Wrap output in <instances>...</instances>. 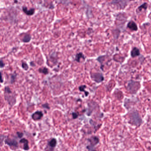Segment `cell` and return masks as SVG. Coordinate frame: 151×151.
Wrapping results in <instances>:
<instances>
[{"label": "cell", "mask_w": 151, "mask_h": 151, "mask_svg": "<svg viewBox=\"0 0 151 151\" xmlns=\"http://www.w3.org/2000/svg\"><path fill=\"white\" fill-rule=\"evenodd\" d=\"M10 78H9V83L11 85L14 84L16 82L17 77V74L16 73V72H14L13 73H11L10 74Z\"/></svg>", "instance_id": "obj_13"}, {"label": "cell", "mask_w": 151, "mask_h": 151, "mask_svg": "<svg viewBox=\"0 0 151 151\" xmlns=\"http://www.w3.org/2000/svg\"><path fill=\"white\" fill-rule=\"evenodd\" d=\"M111 4L118 6L119 9H123L126 6L127 2V0H113Z\"/></svg>", "instance_id": "obj_7"}, {"label": "cell", "mask_w": 151, "mask_h": 151, "mask_svg": "<svg viewBox=\"0 0 151 151\" xmlns=\"http://www.w3.org/2000/svg\"><path fill=\"white\" fill-rule=\"evenodd\" d=\"M20 143L23 144V149L25 151L28 150L29 149V141L25 138H22L20 140Z\"/></svg>", "instance_id": "obj_14"}, {"label": "cell", "mask_w": 151, "mask_h": 151, "mask_svg": "<svg viewBox=\"0 0 151 151\" xmlns=\"http://www.w3.org/2000/svg\"><path fill=\"white\" fill-rule=\"evenodd\" d=\"M30 65L32 67H35L36 66V64L34 62H31L30 63Z\"/></svg>", "instance_id": "obj_26"}, {"label": "cell", "mask_w": 151, "mask_h": 151, "mask_svg": "<svg viewBox=\"0 0 151 151\" xmlns=\"http://www.w3.org/2000/svg\"><path fill=\"white\" fill-rule=\"evenodd\" d=\"M0 62V68H1V69H2V68H4V67L5 66V63L3 61L2 59V58H1Z\"/></svg>", "instance_id": "obj_24"}, {"label": "cell", "mask_w": 151, "mask_h": 151, "mask_svg": "<svg viewBox=\"0 0 151 151\" xmlns=\"http://www.w3.org/2000/svg\"><path fill=\"white\" fill-rule=\"evenodd\" d=\"M82 59L85 61L86 59V57L82 52H79L76 54L75 57V61L78 63L81 62V59Z\"/></svg>", "instance_id": "obj_15"}, {"label": "cell", "mask_w": 151, "mask_h": 151, "mask_svg": "<svg viewBox=\"0 0 151 151\" xmlns=\"http://www.w3.org/2000/svg\"><path fill=\"white\" fill-rule=\"evenodd\" d=\"M148 8V4L147 3L145 2L141 5L139 7H138L137 9L136 10L137 12H140L142 11V10H146Z\"/></svg>", "instance_id": "obj_19"}, {"label": "cell", "mask_w": 151, "mask_h": 151, "mask_svg": "<svg viewBox=\"0 0 151 151\" xmlns=\"http://www.w3.org/2000/svg\"><path fill=\"white\" fill-rule=\"evenodd\" d=\"M0 75H1V83H2L3 82V80L2 78V72H0Z\"/></svg>", "instance_id": "obj_27"}, {"label": "cell", "mask_w": 151, "mask_h": 151, "mask_svg": "<svg viewBox=\"0 0 151 151\" xmlns=\"http://www.w3.org/2000/svg\"><path fill=\"white\" fill-rule=\"evenodd\" d=\"M129 123L136 126H140L143 123V120L140 114L137 111H133L129 115Z\"/></svg>", "instance_id": "obj_2"}, {"label": "cell", "mask_w": 151, "mask_h": 151, "mask_svg": "<svg viewBox=\"0 0 151 151\" xmlns=\"http://www.w3.org/2000/svg\"><path fill=\"white\" fill-rule=\"evenodd\" d=\"M50 62L48 65L51 67V64L52 66L56 65L58 63V58L56 52H53L52 53L49 55V57L47 58V64Z\"/></svg>", "instance_id": "obj_5"}, {"label": "cell", "mask_w": 151, "mask_h": 151, "mask_svg": "<svg viewBox=\"0 0 151 151\" xmlns=\"http://www.w3.org/2000/svg\"><path fill=\"white\" fill-rule=\"evenodd\" d=\"M16 134H17V135L19 138H22L23 136V133H21V132H18L16 133Z\"/></svg>", "instance_id": "obj_25"}, {"label": "cell", "mask_w": 151, "mask_h": 151, "mask_svg": "<svg viewBox=\"0 0 151 151\" xmlns=\"http://www.w3.org/2000/svg\"><path fill=\"white\" fill-rule=\"evenodd\" d=\"M42 107L43 108H45V109H47V110H49L50 109L49 104L48 103H45V104H43L42 105Z\"/></svg>", "instance_id": "obj_22"}, {"label": "cell", "mask_w": 151, "mask_h": 151, "mask_svg": "<svg viewBox=\"0 0 151 151\" xmlns=\"http://www.w3.org/2000/svg\"><path fill=\"white\" fill-rule=\"evenodd\" d=\"M91 77L92 80L97 83L102 82L104 80V77L103 74L100 73H91Z\"/></svg>", "instance_id": "obj_6"}, {"label": "cell", "mask_w": 151, "mask_h": 151, "mask_svg": "<svg viewBox=\"0 0 151 151\" xmlns=\"http://www.w3.org/2000/svg\"></svg>", "instance_id": "obj_28"}, {"label": "cell", "mask_w": 151, "mask_h": 151, "mask_svg": "<svg viewBox=\"0 0 151 151\" xmlns=\"http://www.w3.org/2000/svg\"><path fill=\"white\" fill-rule=\"evenodd\" d=\"M4 98L7 103L10 107H13L16 103V96L14 92L12 91L9 86L4 88Z\"/></svg>", "instance_id": "obj_1"}, {"label": "cell", "mask_w": 151, "mask_h": 151, "mask_svg": "<svg viewBox=\"0 0 151 151\" xmlns=\"http://www.w3.org/2000/svg\"><path fill=\"white\" fill-rule=\"evenodd\" d=\"M31 36L29 34H25V35L23 36L21 41L24 43H29L31 41Z\"/></svg>", "instance_id": "obj_16"}, {"label": "cell", "mask_w": 151, "mask_h": 151, "mask_svg": "<svg viewBox=\"0 0 151 151\" xmlns=\"http://www.w3.org/2000/svg\"><path fill=\"white\" fill-rule=\"evenodd\" d=\"M88 141L90 143V145H88L87 148L89 151H96L94 149V146L99 142V139L98 137L93 136L88 139Z\"/></svg>", "instance_id": "obj_4"}, {"label": "cell", "mask_w": 151, "mask_h": 151, "mask_svg": "<svg viewBox=\"0 0 151 151\" xmlns=\"http://www.w3.org/2000/svg\"><path fill=\"white\" fill-rule=\"evenodd\" d=\"M140 55V50L136 47H134L132 50L131 52V55L132 57L135 58Z\"/></svg>", "instance_id": "obj_17"}, {"label": "cell", "mask_w": 151, "mask_h": 151, "mask_svg": "<svg viewBox=\"0 0 151 151\" xmlns=\"http://www.w3.org/2000/svg\"><path fill=\"white\" fill-rule=\"evenodd\" d=\"M57 145V140L56 138H52L48 141L47 149L49 151H54V149Z\"/></svg>", "instance_id": "obj_8"}, {"label": "cell", "mask_w": 151, "mask_h": 151, "mask_svg": "<svg viewBox=\"0 0 151 151\" xmlns=\"http://www.w3.org/2000/svg\"><path fill=\"white\" fill-rule=\"evenodd\" d=\"M39 72L40 73H42L44 75H47L49 73V70L46 67H44L43 68H40L38 69Z\"/></svg>", "instance_id": "obj_18"}, {"label": "cell", "mask_w": 151, "mask_h": 151, "mask_svg": "<svg viewBox=\"0 0 151 151\" xmlns=\"http://www.w3.org/2000/svg\"><path fill=\"white\" fill-rule=\"evenodd\" d=\"M140 83L131 80L128 83L127 89L128 91L131 94H136L140 89Z\"/></svg>", "instance_id": "obj_3"}, {"label": "cell", "mask_w": 151, "mask_h": 151, "mask_svg": "<svg viewBox=\"0 0 151 151\" xmlns=\"http://www.w3.org/2000/svg\"><path fill=\"white\" fill-rule=\"evenodd\" d=\"M72 116L73 119H76L78 118V114L76 112H72Z\"/></svg>", "instance_id": "obj_23"}, {"label": "cell", "mask_w": 151, "mask_h": 151, "mask_svg": "<svg viewBox=\"0 0 151 151\" xmlns=\"http://www.w3.org/2000/svg\"><path fill=\"white\" fill-rule=\"evenodd\" d=\"M87 88V86L85 85H80L79 87H78V89L79 91L81 92H84L85 93V95L86 96H87L89 95V93L88 91H86L85 89Z\"/></svg>", "instance_id": "obj_20"}, {"label": "cell", "mask_w": 151, "mask_h": 151, "mask_svg": "<svg viewBox=\"0 0 151 151\" xmlns=\"http://www.w3.org/2000/svg\"><path fill=\"white\" fill-rule=\"evenodd\" d=\"M44 116V114L41 111H36L34 112L31 115V118L32 119L35 121H39Z\"/></svg>", "instance_id": "obj_9"}, {"label": "cell", "mask_w": 151, "mask_h": 151, "mask_svg": "<svg viewBox=\"0 0 151 151\" xmlns=\"http://www.w3.org/2000/svg\"><path fill=\"white\" fill-rule=\"evenodd\" d=\"M127 27L129 29H130L132 31H137L138 27L136 24L135 22H134L133 20H131L129 21L128 25Z\"/></svg>", "instance_id": "obj_12"}, {"label": "cell", "mask_w": 151, "mask_h": 151, "mask_svg": "<svg viewBox=\"0 0 151 151\" xmlns=\"http://www.w3.org/2000/svg\"><path fill=\"white\" fill-rule=\"evenodd\" d=\"M5 143L6 144L10 147H14V148H18V142L14 139H11L9 138H7L5 140Z\"/></svg>", "instance_id": "obj_10"}, {"label": "cell", "mask_w": 151, "mask_h": 151, "mask_svg": "<svg viewBox=\"0 0 151 151\" xmlns=\"http://www.w3.org/2000/svg\"><path fill=\"white\" fill-rule=\"evenodd\" d=\"M22 11L27 16H31L35 13V9L34 8H31L28 10L26 6H23L22 7Z\"/></svg>", "instance_id": "obj_11"}, {"label": "cell", "mask_w": 151, "mask_h": 151, "mask_svg": "<svg viewBox=\"0 0 151 151\" xmlns=\"http://www.w3.org/2000/svg\"><path fill=\"white\" fill-rule=\"evenodd\" d=\"M21 66H22L23 69L25 71L28 70V69H29V66L28 64L26 62H22Z\"/></svg>", "instance_id": "obj_21"}]
</instances>
